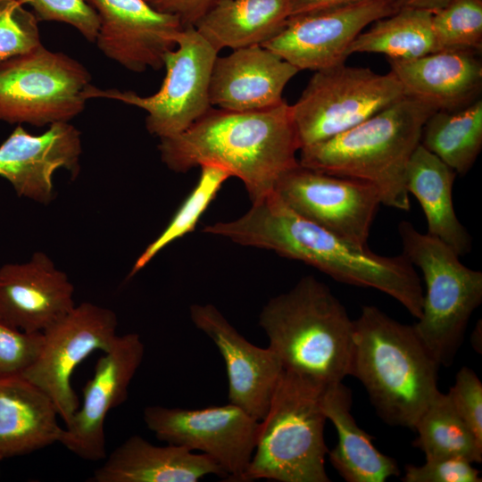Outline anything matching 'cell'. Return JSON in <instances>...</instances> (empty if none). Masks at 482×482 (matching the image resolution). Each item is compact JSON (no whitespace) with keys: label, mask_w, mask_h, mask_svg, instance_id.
Wrapping results in <instances>:
<instances>
[{"label":"cell","mask_w":482,"mask_h":482,"mask_svg":"<svg viewBox=\"0 0 482 482\" xmlns=\"http://www.w3.org/2000/svg\"><path fill=\"white\" fill-rule=\"evenodd\" d=\"M288 18L287 0H218L194 27L220 52L262 46Z\"/></svg>","instance_id":"484cf974"},{"label":"cell","mask_w":482,"mask_h":482,"mask_svg":"<svg viewBox=\"0 0 482 482\" xmlns=\"http://www.w3.org/2000/svg\"><path fill=\"white\" fill-rule=\"evenodd\" d=\"M321 406L337 432V444L328 452L332 466L347 482H385L398 476L396 461L380 453L372 437L362 430L351 413L352 393L343 382L326 386Z\"/></svg>","instance_id":"cb8c5ba5"},{"label":"cell","mask_w":482,"mask_h":482,"mask_svg":"<svg viewBox=\"0 0 482 482\" xmlns=\"http://www.w3.org/2000/svg\"><path fill=\"white\" fill-rule=\"evenodd\" d=\"M405 96L435 111L464 107L478 98L482 87V62L478 54L440 50L411 60H388Z\"/></svg>","instance_id":"44dd1931"},{"label":"cell","mask_w":482,"mask_h":482,"mask_svg":"<svg viewBox=\"0 0 482 482\" xmlns=\"http://www.w3.org/2000/svg\"><path fill=\"white\" fill-rule=\"evenodd\" d=\"M144 420L155 436L170 445L198 450L213 459L227 480L245 482L260 421L229 403L203 409L147 406Z\"/></svg>","instance_id":"7c38bea8"},{"label":"cell","mask_w":482,"mask_h":482,"mask_svg":"<svg viewBox=\"0 0 482 482\" xmlns=\"http://www.w3.org/2000/svg\"></svg>","instance_id":"60d3db41"},{"label":"cell","mask_w":482,"mask_h":482,"mask_svg":"<svg viewBox=\"0 0 482 482\" xmlns=\"http://www.w3.org/2000/svg\"><path fill=\"white\" fill-rule=\"evenodd\" d=\"M480 470L472 462L458 457L426 460L420 466L404 467V482H481Z\"/></svg>","instance_id":"e575fe53"},{"label":"cell","mask_w":482,"mask_h":482,"mask_svg":"<svg viewBox=\"0 0 482 482\" xmlns=\"http://www.w3.org/2000/svg\"><path fill=\"white\" fill-rule=\"evenodd\" d=\"M453 405L482 442V383L476 373L462 367L447 393Z\"/></svg>","instance_id":"d590c367"},{"label":"cell","mask_w":482,"mask_h":482,"mask_svg":"<svg viewBox=\"0 0 482 482\" xmlns=\"http://www.w3.org/2000/svg\"><path fill=\"white\" fill-rule=\"evenodd\" d=\"M162 162L172 171L213 165L239 179L252 203L274 192L279 177L298 163L291 105L237 112L211 107L182 133L160 138Z\"/></svg>","instance_id":"7a4b0ae2"},{"label":"cell","mask_w":482,"mask_h":482,"mask_svg":"<svg viewBox=\"0 0 482 482\" xmlns=\"http://www.w3.org/2000/svg\"><path fill=\"white\" fill-rule=\"evenodd\" d=\"M420 144L457 174L465 175L482 149V99L452 111H435L426 120Z\"/></svg>","instance_id":"83f0119b"},{"label":"cell","mask_w":482,"mask_h":482,"mask_svg":"<svg viewBox=\"0 0 482 482\" xmlns=\"http://www.w3.org/2000/svg\"><path fill=\"white\" fill-rule=\"evenodd\" d=\"M42 333H28L0 320V377L21 375L36 360Z\"/></svg>","instance_id":"836d02e7"},{"label":"cell","mask_w":482,"mask_h":482,"mask_svg":"<svg viewBox=\"0 0 482 482\" xmlns=\"http://www.w3.org/2000/svg\"><path fill=\"white\" fill-rule=\"evenodd\" d=\"M117 325L113 311L85 302L42 332L39 353L21 375L52 400L65 425L79 407L71 382L73 371L93 352L112 345Z\"/></svg>","instance_id":"8fae6325"},{"label":"cell","mask_w":482,"mask_h":482,"mask_svg":"<svg viewBox=\"0 0 482 482\" xmlns=\"http://www.w3.org/2000/svg\"><path fill=\"white\" fill-rule=\"evenodd\" d=\"M456 175L452 168L420 144L407 164L405 187L424 212L427 233L463 256L471 251L472 239L453 208V186Z\"/></svg>","instance_id":"d4e9b609"},{"label":"cell","mask_w":482,"mask_h":482,"mask_svg":"<svg viewBox=\"0 0 482 482\" xmlns=\"http://www.w3.org/2000/svg\"><path fill=\"white\" fill-rule=\"evenodd\" d=\"M144 353L138 334L116 337L112 345L97 360L92 378L82 389V404L62 428L60 444L84 460L106 457V416L127 400L129 384Z\"/></svg>","instance_id":"9a60e30c"},{"label":"cell","mask_w":482,"mask_h":482,"mask_svg":"<svg viewBox=\"0 0 482 482\" xmlns=\"http://www.w3.org/2000/svg\"><path fill=\"white\" fill-rule=\"evenodd\" d=\"M203 232L271 250L341 283L375 288L395 298L417 320L421 316L420 278L403 253L383 256L353 245L297 214L275 192L252 203L241 217L206 225Z\"/></svg>","instance_id":"6da1fadb"},{"label":"cell","mask_w":482,"mask_h":482,"mask_svg":"<svg viewBox=\"0 0 482 482\" xmlns=\"http://www.w3.org/2000/svg\"><path fill=\"white\" fill-rule=\"evenodd\" d=\"M259 324L285 371L322 387L349 376L353 320L330 288L313 276L270 299Z\"/></svg>","instance_id":"277c9868"},{"label":"cell","mask_w":482,"mask_h":482,"mask_svg":"<svg viewBox=\"0 0 482 482\" xmlns=\"http://www.w3.org/2000/svg\"><path fill=\"white\" fill-rule=\"evenodd\" d=\"M96 12L95 43L109 59L134 72L163 68L184 28L180 20L160 12L145 0H86Z\"/></svg>","instance_id":"2e32d148"},{"label":"cell","mask_w":482,"mask_h":482,"mask_svg":"<svg viewBox=\"0 0 482 482\" xmlns=\"http://www.w3.org/2000/svg\"><path fill=\"white\" fill-rule=\"evenodd\" d=\"M403 254L420 269L426 285L422 312L412 325L440 366L452 365L469 320L482 303V272L466 267L446 244L403 220Z\"/></svg>","instance_id":"52a82bcc"},{"label":"cell","mask_w":482,"mask_h":482,"mask_svg":"<svg viewBox=\"0 0 482 482\" xmlns=\"http://www.w3.org/2000/svg\"><path fill=\"white\" fill-rule=\"evenodd\" d=\"M434 112L403 96L358 125L302 148L298 162L323 173L370 183L378 189L382 204L409 211L407 164Z\"/></svg>","instance_id":"5b68a950"},{"label":"cell","mask_w":482,"mask_h":482,"mask_svg":"<svg viewBox=\"0 0 482 482\" xmlns=\"http://www.w3.org/2000/svg\"><path fill=\"white\" fill-rule=\"evenodd\" d=\"M195 326L215 344L225 362L229 402L261 421L268 412L283 373L275 353L248 342L213 305L192 304Z\"/></svg>","instance_id":"e0dca14e"},{"label":"cell","mask_w":482,"mask_h":482,"mask_svg":"<svg viewBox=\"0 0 482 482\" xmlns=\"http://www.w3.org/2000/svg\"><path fill=\"white\" fill-rule=\"evenodd\" d=\"M325 387L283 370L265 417L245 482H328L325 470Z\"/></svg>","instance_id":"8992f818"},{"label":"cell","mask_w":482,"mask_h":482,"mask_svg":"<svg viewBox=\"0 0 482 482\" xmlns=\"http://www.w3.org/2000/svg\"><path fill=\"white\" fill-rule=\"evenodd\" d=\"M199 180L179 208L163 231L151 242L138 256L129 278L133 277L150 262L162 250L175 240L194 230L202 214L215 198L222 184L230 178L223 169L213 166H201Z\"/></svg>","instance_id":"f546056e"},{"label":"cell","mask_w":482,"mask_h":482,"mask_svg":"<svg viewBox=\"0 0 482 482\" xmlns=\"http://www.w3.org/2000/svg\"><path fill=\"white\" fill-rule=\"evenodd\" d=\"M94 85L77 60L42 44L0 61V121L36 127L81 113Z\"/></svg>","instance_id":"ba28073f"},{"label":"cell","mask_w":482,"mask_h":482,"mask_svg":"<svg viewBox=\"0 0 482 482\" xmlns=\"http://www.w3.org/2000/svg\"><path fill=\"white\" fill-rule=\"evenodd\" d=\"M413 445L426 460L458 457L481 463L482 442L458 413L447 394L440 391L419 418Z\"/></svg>","instance_id":"f1b7e54d"},{"label":"cell","mask_w":482,"mask_h":482,"mask_svg":"<svg viewBox=\"0 0 482 482\" xmlns=\"http://www.w3.org/2000/svg\"><path fill=\"white\" fill-rule=\"evenodd\" d=\"M81 154L80 131L70 122L53 123L37 136L19 125L0 145V176L19 196L48 204L54 172L64 169L76 179Z\"/></svg>","instance_id":"ac0fdd59"},{"label":"cell","mask_w":482,"mask_h":482,"mask_svg":"<svg viewBox=\"0 0 482 482\" xmlns=\"http://www.w3.org/2000/svg\"><path fill=\"white\" fill-rule=\"evenodd\" d=\"M33 9L38 21H59L75 28L87 41L95 43L99 18L86 0H19Z\"/></svg>","instance_id":"d6a6232c"},{"label":"cell","mask_w":482,"mask_h":482,"mask_svg":"<svg viewBox=\"0 0 482 482\" xmlns=\"http://www.w3.org/2000/svg\"><path fill=\"white\" fill-rule=\"evenodd\" d=\"M299 70L262 46L217 56L211 75L212 107L248 112L283 103V91Z\"/></svg>","instance_id":"ffe728a7"},{"label":"cell","mask_w":482,"mask_h":482,"mask_svg":"<svg viewBox=\"0 0 482 482\" xmlns=\"http://www.w3.org/2000/svg\"><path fill=\"white\" fill-rule=\"evenodd\" d=\"M38 20L19 0H0V61L41 45Z\"/></svg>","instance_id":"1f68e13d"},{"label":"cell","mask_w":482,"mask_h":482,"mask_svg":"<svg viewBox=\"0 0 482 482\" xmlns=\"http://www.w3.org/2000/svg\"><path fill=\"white\" fill-rule=\"evenodd\" d=\"M216 51L193 25L184 26L174 48L164 55L165 77L159 90L143 96L94 86L90 98H107L143 109L147 131L160 138L187 129L212 107L210 80Z\"/></svg>","instance_id":"30bf717a"},{"label":"cell","mask_w":482,"mask_h":482,"mask_svg":"<svg viewBox=\"0 0 482 482\" xmlns=\"http://www.w3.org/2000/svg\"><path fill=\"white\" fill-rule=\"evenodd\" d=\"M73 294L67 274L45 253L0 267V320L13 328L42 333L75 306Z\"/></svg>","instance_id":"d6986e66"},{"label":"cell","mask_w":482,"mask_h":482,"mask_svg":"<svg viewBox=\"0 0 482 482\" xmlns=\"http://www.w3.org/2000/svg\"><path fill=\"white\" fill-rule=\"evenodd\" d=\"M432 12L400 7L360 33L348 48L354 53H375L388 60H411L440 51L431 25Z\"/></svg>","instance_id":"4316f807"},{"label":"cell","mask_w":482,"mask_h":482,"mask_svg":"<svg viewBox=\"0 0 482 482\" xmlns=\"http://www.w3.org/2000/svg\"><path fill=\"white\" fill-rule=\"evenodd\" d=\"M452 0H398L400 7H413L432 12L443 8Z\"/></svg>","instance_id":"f35d334b"},{"label":"cell","mask_w":482,"mask_h":482,"mask_svg":"<svg viewBox=\"0 0 482 482\" xmlns=\"http://www.w3.org/2000/svg\"><path fill=\"white\" fill-rule=\"evenodd\" d=\"M403 96L391 71L379 74L345 63L315 71L291 105L300 150L358 125Z\"/></svg>","instance_id":"9c48e42d"},{"label":"cell","mask_w":482,"mask_h":482,"mask_svg":"<svg viewBox=\"0 0 482 482\" xmlns=\"http://www.w3.org/2000/svg\"><path fill=\"white\" fill-rule=\"evenodd\" d=\"M478 337H481V320L477 323L476 328L472 333L471 339L472 345L476 351H479V353H481V348L478 346Z\"/></svg>","instance_id":"ab89813d"},{"label":"cell","mask_w":482,"mask_h":482,"mask_svg":"<svg viewBox=\"0 0 482 482\" xmlns=\"http://www.w3.org/2000/svg\"><path fill=\"white\" fill-rule=\"evenodd\" d=\"M90 482H197L207 475L227 478L222 468L204 453L186 447L158 446L138 435L116 447Z\"/></svg>","instance_id":"7402d4cb"},{"label":"cell","mask_w":482,"mask_h":482,"mask_svg":"<svg viewBox=\"0 0 482 482\" xmlns=\"http://www.w3.org/2000/svg\"><path fill=\"white\" fill-rule=\"evenodd\" d=\"M274 192L300 216L362 247L368 246L372 222L382 204L371 184L299 162L279 177Z\"/></svg>","instance_id":"4fadbf2b"},{"label":"cell","mask_w":482,"mask_h":482,"mask_svg":"<svg viewBox=\"0 0 482 482\" xmlns=\"http://www.w3.org/2000/svg\"><path fill=\"white\" fill-rule=\"evenodd\" d=\"M431 25L440 50H482V0H452L432 12Z\"/></svg>","instance_id":"4dcf8cb0"},{"label":"cell","mask_w":482,"mask_h":482,"mask_svg":"<svg viewBox=\"0 0 482 482\" xmlns=\"http://www.w3.org/2000/svg\"><path fill=\"white\" fill-rule=\"evenodd\" d=\"M359 0H287L289 17L350 4Z\"/></svg>","instance_id":"74e56055"},{"label":"cell","mask_w":482,"mask_h":482,"mask_svg":"<svg viewBox=\"0 0 482 482\" xmlns=\"http://www.w3.org/2000/svg\"><path fill=\"white\" fill-rule=\"evenodd\" d=\"M156 11L178 17L184 26L196 21L218 0H145Z\"/></svg>","instance_id":"8d00e7d4"},{"label":"cell","mask_w":482,"mask_h":482,"mask_svg":"<svg viewBox=\"0 0 482 482\" xmlns=\"http://www.w3.org/2000/svg\"><path fill=\"white\" fill-rule=\"evenodd\" d=\"M52 400L21 375L0 377V461L59 443Z\"/></svg>","instance_id":"603a6c76"},{"label":"cell","mask_w":482,"mask_h":482,"mask_svg":"<svg viewBox=\"0 0 482 482\" xmlns=\"http://www.w3.org/2000/svg\"><path fill=\"white\" fill-rule=\"evenodd\" d=\"M439 367L413 326L362 306L353 320L349 375L362 382L384 422L414 429L439 392Z\"/></svg>","instance_id":"3957f363"},{"label":"cell","mask_w":482,"mask_h":482,"mask_svg":"<svg viewBox=\"0 0 482 482\" xmlns=\"http://www.w3.org/2000/svg\"><path fill=\"white\" fill-rule=\"evenodd\" d=\"M399 8L398 0H359L293 15L262 46L299 71L328 69L345 63L349 46L368 25Z\"/></svg>","instance_id":"5bb4252c"}]
</instances>
